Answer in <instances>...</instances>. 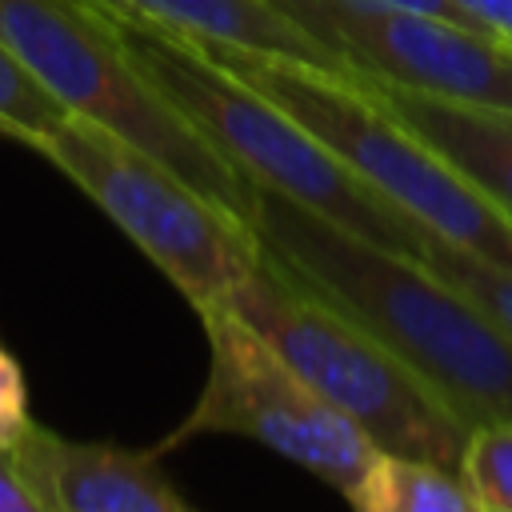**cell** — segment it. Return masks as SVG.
<instances>
[{
	"label": "cell",
	"instance_id": "5b68a950",
	"mask_svg": "<svg viewBox=\"0 0 512 512\" xmlns=\"http://www.w3.org/2000/svg\"><path fill=\"white\" fill-rule=\"evenodd\" d=\"M0 40L68 108L148 152L196 192L252 220V184L172 108L96 0H0Z\"/></svg>",
	"mask_w": 512,
	"mask_h": 512
},
{
	"label": "cell",
	"instance_id": "44dd1931",
	"mask_svg": "<svg viewBox=\"0 0 512 512\" xmlns=\"http://www.w3.org/2000/svg\"><path fill=\"white\" fill-rule=\"evenodd\" d=\"M480 512H504V508H484V504H480Z\"/></svg>",
	"mask_w": 512,
	"mask_h": 512
},
{
	"label": "cell",
	"instance_id": "ffe728a7",
	"mask_svg": "<svg viewBox=\"0 0 512 512\" xmlns=\"http://www.w3.org/2000/svg\"><path fill=\"white\" fill-rule=\"evenodd\" d=\"M96 4H104V8H112V12H132L128 0H96Z\"/></svg>",
	"mask_w": 512,
	"mask_h": 512
},
{
	"label": "cell",
	"instance_id": "277c9868",
	"mask_svg": "<svg viewBox=\"0 0 512 512\" xmlns=\"http://www.w3.org/2000/svg\"><path fill=\"white\" fill-rule=\"evenodd\" d=\"M204 48L228 72L292 112L320 144H328L376 196H384L412 224L500 268H512V224L352 76L228 44Z\"/></svg>",
	"mask_w": 512,
	"mask_h": 512
},
{
	"label": "cell",
	"instance_id": "ac0fdd59",
	"mask_svg": "<svg viewBox=\"0 0 512 512\" xmlns=\"http://www.w3.org/2000/svg\"><path fill=\"white\" fill-rule=\"evenodd\" d=\"M452 8L460 12V20L492 40H508L512 36V0H452Z\"/></svg>",
	"mask_w": 512,
	"mask_h": 512
},
{
	"label": "cell",
	"instance_id": "3957f363",
	"mask_svg": "<svg viewBox=\"0 0 512 512\" xmlns=\"http://www.w3.org/2000/svg\"><path fill=\"white\" fill-rule=\"evenodd\" d=\"M276 356L340 408L380 452L432 460L460 472L468 428L372 332L260 252L224 300Z\"/></svg>",
	"mask_w": 512,
	"mask_h": 512
},
{
	"label": "cell",
	"instance_id": "ba28073f",
	"mask_svg": "<svg viewBox=\"0 0 512 512\" xmlns=\"http://www.w3.org/2000/svg\"><path fill=\"white\" fill-rule=\"evenodd\" d=\"M288 24L340 60L348 76L432 96L512 108V52L444 16L380 0H268Z\"/></svg>",
	"mask_w": 512,
	"mask_h": 512
},
{
	"label": "cell",
	"instance_id": "6da1fadb",
	"mask_svg": "<svg viewBox=\"0 0 512 512\" xmlns=\"http://www.w3.org/2000/svg\"><path fill=\"white\" fill-rule=\"evenodd\" d=\"M248 228L264 256L372 332L468 432L512 420V340L428 264L264 188H252Z\"/></svg>",
	"mask_w": 512,
	"mask_h": 512
},
{
	"label": "cell",
	"instance_id": "5bb4252c",
	"mask_svg": "<svg viewBox=\"0 0 512 512\" xmlns=\"http://www.w3.org/2000/svg\"><path fill=\"white\" fill-rule=\"evenodd\" d=\"M64 120L68 108L0 40V136H12L32 152H40Z\"/></svg>",
	"mask_w": 512,
	"mask_h": 512
},
{
	"label": "cell",
	"instance_id": "7a4b0ae2",
	"mask_svg": "<svg viewBox=\"0 0 512 512\" xmlns=\"http://www.w3.org/2000/svg\"><path fill=\"white\" fill-rule=\"evenodd\" d=\"M112 24L140 72L252 188L276 192L372 244L420 256V224L376 196L292 112L212 60L204 44L140 12H112Z\"/></svg>",
	"mask_w": 512,
	"mask_h": 512
},
{
	"label": "cell",
	"instance_id": "2e32d148",
	"mask_svg": "<svg viewBox=\"0 0 512 512\" xmlns=\"http://www.w3.org/2000/svg\"><path fill=\"white\" fill-rule=\"evenodd\" d=\"M28 424H32V412H28L24 372H20L16 356L0 344V448H12Z\"/></svg>",
	"mask_w": 512,
	"mask_h": 512
},
{
	"label": "cell",
	"instance_id": "30bf717a",
	"mask_svg": "<svg viewBox=\"0 0 512 512\" xmlns=\"http://www.w3.org/2000/svg\"><path fill=\"white\" fill-rule=\"evenodd\" d=\"M436 156H444L512 224V108L416 92L388 80L352 76Z\"/></svg>",
	"mask_w": 512,
	"mask_h": 512
},
{
	"label": "cell",
	"instance_id": "7402d4cb",
	"mask_svg": "<svg viewBox=\"0 0 512 512\" xmlns=\"http://www.w3.org/2000/svg\"><path fill=\"white\" fill-rule=\"evenodd\" d=\"M504 48H508V52H512V36H508V40H504Z\"/></svg>",
	"mask_w": 512,
	"mask_h": 512
},
{
	"label": "cell",
	"instance_id": "9a60e30c",
	"mask_svg": "<svg viewBox=\"0 0 512 512\" xmlns=\"http://www.w3.org/2000/svg\"><path fill=\"white\" fill-rule=\"evenodd\" d=\"M460 480L484 508L512 512V420L480 424L464 440Z\"/></svg>",
	"mask_w": 512,
	"mask_h": 512
},
{
	"label": "cell",
	"instance_id": "8fae6325",
	"mask_svg": "<svg viewBox=\"0 0 512 512\" xmlns=\"http://www.w3.org/2000/svg\"><path fill=\"white\" fill-rule=\"evenodd\" d=\"M128 8L156 24H168L172 32L196 44L248 48V52L284 56V60H300V64L348 76L332 52H324L312 36L288 24L268 0H128Z\"/></svg>",
	"mask_w": 512,
	"mask_h": 512
},
{
	"label": "cell",
	"instance_id": "8992f818",
	"mask_svg": "<svg viewBox=\"0 0 512 512\" xmlns=\"http://www.w3.org/2000/svg\"><path fill=\"white\" fill-rule=\"evenodd\" d=\"M40 156L60 168L196 312L220 308L260 260L248 220L92 120L68 116Z\"/></svg>",
	"mask_w": 512,
	"mask_h": 512
},
{
	"label": "cell",
	"instance_id": "9c48e42d",
	"mask_svg": "<svg viewBox=\"0 0 512 512\" xmlns=\"http://www.w3.org/2000/svg\"><path fill=\"white\" fill-rule=\"evenodd\" d=\"M12 452L48 512H200L168 484L156 448L68 440L32 420Z\"/></svg>",
	"mask_w": 512,
	"mask_h": 512
},
{
	"label": "cell",
	"instance_id": "4fadbf2b",
	"mask_svg": "<svg viewBox=\"0 0 512 512\" xmlns=\"http://www.w3.org/2000/svg\"><path fill=\"white\" fill-rule=\"evenodd\" d=\"M420 264H428L440 280H448L456 292H464L508 340H512V268H500L476 252H464L432 232H424Z\"/></svg>",
	"mask_w": 512,
	"mask_h": 512
},
{
	"label": "cell",
	"instance_id": "d6986e66",
	"mask_svg": "<svg viewBox=\"0 0 512 512\" xmlns=\"http://www.w3.org/2000/svg\"><path fill=\"white\" fill-rule=\"evenodd\" d=\"M380 4H396V8H412V12H428V16H444V20H460V12L452 8V0H380Z\"/></svg>",
	"mask_w": 512,
	"mask_h": 512
},
{
	"label": "cell",
	"instance_id": "52a82bcc",
	"mask_svg": "<svg viewBox=\"0 0 512 512\" xmlns=\"http://www.w3.org/2000/svg\"><path fill=\"white\" fill-rule=\"evenodd\" d=\"M196 316L208 336V376L192 412L164 444H156V452L204 432L248 436L336 492H348L380 448L308 380H300L232 308L220 304Z\"/></svg>",
	"mask_w": 512,
	"mask_h": 512
},
{
	"label": "cell",
	"instance_id": "7c38bea8",
	"mask_svg": "<svg viewBox=\"0 0 512 512\" xmlns=\"http://www.w3.org/2000/svg\"><path fill=\"white\" fill-rule=\"evenodd\" d=\"M344 500L352 512H480L460 472L396 452H376Z\"/></svg>",
	"mask_w": 512,
	"mask_h": 512
},
{
	"label": "cell",
	"instance_id": "e0dca14e",
	"mask_svg": "<svg viewBox=\"0 0 512 512\" xmlns=\"http://www.w3.org/2000/svg\"><path fill=\"white\" fill-rule=\"evenodd\" d=\"M0 512H48L12 448H0Z\"/></svg>",
	"mask_w": 512,
	"mask_h": 512
}]
</instances>
